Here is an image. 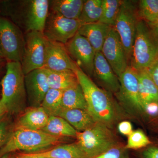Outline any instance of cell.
<instances>
[{
  "instance_id": "1",
  "label": "cell",
  "mask_w": 158,
  "mask_h": 158,
  "mask_svg": "<svg viewBox=\"0 0 158 158\" xmlns=\"http://www.w3.org/2000/svg\"><path fill=\"white\" fill-rule=\"evenodd\" d=\"M48 0L0 1V14L11 20L25 33H43L49 10Z\"/></svg>"
},
{
  "instance_id": "2",
  "label": "cell",
  "mask_w": 158,
  "mask_h": 158,
  "mask_svg": "<svg viewBox=\"0 0 158 158\" xmlns=\"http://www.w3.org/2000/svg\"><path fill=\"white\" fill-rule=\"evenodd\" d=\"M75 72L84 92L88 112L96 122L113 127L121 115L112 93L98 87L79 67Z\"/></svg>"
},
{
  "instance_id": "3",
  "label": "cell",
  "mask_w": 158,
  "mask_h": 158,
  "mask_svg": "<svg viewBox=\"0 0 158 158\" xmlns=\"http://www.w3.org/2000/svg\"><path fill=\"white\" fill-rule=\"evenodd\" d=\"M24 78L20 62H7L6 74L1 83L0 100L11 115H20L27 109Z\"/></svg>"
},
{
  "instance_id": "4",
  "label": "cell",
  "mask_w": 158,
  "mask_h": 158,
  "mask_svg": "<svg viewBox=\"0 0 158 158\" xmlns=\"http://www.w3.org/2000/svg\"><path fill=\"white\" fill-rule=\"evenodd\" d=\"M158 60V23L139 20L130 66L136 71L147 70Z\"/></svg>"
},
{
  "instance_id": "5",
  "label": "cell",
  "mask_w": 158,
  "mask_h": 158,
  "mask_svg": "<svg viewBox=\"0 0 158 158\" xmlns=\"http://www.w3.org/2000/svg\"><path fill=\"white\" fill-rule=\"evenodd\" d=\"M63 138L51 136L42 131L22 129L11 131L9 138L0 148V158L17 151L37 153L62 142Z\"/></svg>"
},
{
  "instance_id": "6",
  "label": "cell",
  "mask_w": 158,
  "mask_h": 158,
  "mask_svg": "<svg viewBox=\"0 0 158 158\" xmlns=\"http://www.w3.org/2000/svg\"><path fill=\"white\" fill-rule=\"evenodd\" d=\"M77 141L79 148L87 158H94L120 144L111 128L97 122L83 132H77Z\"/></svg>"
},
{
  "instance_id": "7",
  "label": "cell",
  "mask_w": 158,
  "mask_h": 158,
  "mask_svg": "<svg viewBox=\"0 0 158 158\" xmlns=\"http://www.w3.org/2000/svg\"><path fill=\"white\" fill-rule=\"evenodd\" d=\"M135 3L134 1H123L113 27L120 38L129 62L131 58L137 25L140 20Z\"/></svg>"
},
{
  "instance_id": "8",
  "label": "cell",
  "mask_w": 158,
  "mask_h": 158,
  "mask_svg": "<svg viewBox=\"0 0 158 158\" xmlns=\"http://www.w3.org/2000/svg\"><path fill=\"white\" fill-rule=\"evenodd\" d=\"M25 36L21 29L10 20L0 16V46L7 62H21Z\"/></svg>"
},
{
  "instance_id": "9",
  "label": "cell",
  "mask_w": 158,
  "mask_h": 158,
  "mask_svg": "<svg viewBox=\"0 0 158 158\" xmlns=\"http://www.w3.org/2000/svg\"><path fill=\"white\" fill-rule=\"evenodd\" d=\"M25 34L24 49L21 62L25 75L43 68L47 41L42 32L33 31Z\"/></svg>"
},
{
  "instance_id": "10",
  "label": "cell",
  "mask_w": 158,
  "mask_h": 158,
  "mask_svg": "<svg viewBox=\"0 0 158 158\" xmlns=\"http://www.w3.org/2000/svg\"><path fill=\"white\" fill-rule=\"evenodd\" d=\"M118 79L120 87L115 94L119 102L132 113L145 114L139 97L137 72L129 66Z\"/></svg>"
},
{
  "instance_id": "11",
  "label": "cell",
  "mask_w": 158,
  "mask_h": 158,
  "mask_svg": "<svg viewBox=\"0 0 158 158\" xmlns=\"http://www.w3.org/2000/svg\"><path fill=\"white\" fill-rule=\"evenodd\" d=\"M81 26L78 19L66 18L50 11L43 33L48 40L65 44L78 33Z\"/></svg>"
},
{
  "instance_id": "12",
  "label": "cell",
  "mask_w": 158,
  "mask_h": 158,
  "mask_svg": "<svg viewBox=\"0 0 158 158\" xmlns=\"http://www.w3.org/2000/svg\"><path fill=\"white\" fill-rule=\"evenodd\" d=\"M68 54L79 68L89 76H93L96 51L85 37L77 33L65 44Z\"/></svg>"
},
{
  "instance_id": "13",
  "label": "cell",
  "mask_w": 158,
  "mask_h": 158,
  "mask_svg": "<svg viewBox=\"0 0 158 158\" xmlns=\"http://www.w3.org/2000/svg\"><path fill=\"white\" fill-rule=\"evenodd\" d=\"M101 52L118 77L129 66L124 48L113 27L110 29Z\"/></svg>"
},
{
  "instance_id": "14",
  "label": "cell",
  "mask_w": 158,
  "mask_h": 158,
  "mask_svg": "<svg viewBox=\"0 0 158 158\" xmlns=\"http://www.w3.org/2000/svg\"><path fill=\"white\" fill-rule=\"evenodd\" d=\"M78 67L68 54L65 44L47 39L44 69L56 71L75 72Z\"/></svg>"
},
{
  "instance_id": "15",
  "label": "cell",
  "mask_w": 158,
  "mask_h": 158,
  "mask_svg": "<svg viewBox=\"0 0 158 158\" xmlns=\"http://www.w3.org/2000/svg\"><path fill=\"white\" fill-rule=\"evenodd\" d=\"M25 85L27 105L30 107H39L49 90L44 69H36L25 75Z\"/></svg>"
},
{
  "instance_id": "16",
  "label": "cell",
  "mask_w": 158,
  "mask_h": 158,
  "mask_svg": "<svg viewBox=\"0 0 158 158\" xmlns=\"http://www.w3.org/2000/svg\"><path fill=\"white\" fill-rule=\"evenodd\" d=\"M94 76L104 90L116 94L120 87L119 79L101 51L95 53L94 62Z\"/></svg>"
},
{
  "instance_id": "17",
  "label": "cell",
  "mask_w": 158,
  "mask_h": 158,
  "mask_svg": "<svg viewBox=\"0 0 158 158\" xmlns=\"http://www.w3.org/2000/svg\"><path fill=\"white\" fill-rule=\"evenodd\" d=\"M49 118L42 107H30L20 114L15 122L14 129L41 130L46 125Z\"/></svg>"
},
{
  "instance_id": "18",
  "label": "cell",
  "mask_w": 158,
  "mask_h": 158,
  "mask_svg": "<svg viewBox=\"0 0 158 158\" xmlns=\"http://www.w3.org/2000/svg\"><path fill=\"white\" fill-rule=\"evenodd\" d=\"M111 26L100 22L81 25L78 33L85 37L96 52L101 51Z\"/></svg>"
},
{
  "instance_id": "19",
  "label": "cell",
  "mask_w": 158,
  "mask_h": 158,
  "mask_svg": "<svg viewBox=\"0 0 158 158\" xmlns=\"http://www.w3.org/2000/svg\"><path fill=\"white\" fill-rule=\"evenodd\" d=\"M59 116L65 119L77 132H83L97 122L87 110L81 109L62 110Z\"/></svg>"
},
{
  "instance_id": "20",
  "label": "cell",
  "mask_w": 158,
  "mask_h": 158,
  "mask_svg": "<svg viewBox=\"0 0 158 158\" xmlns=\"http://www.w3.org/2000/svg\"><path fill=\"white\" fill-rule=\"evenodd\" d=\"M137 72L139 97L144 110V107L147 105L153 103L158 104V89L147 71Z\"/></svg>"
},
{
  "instance_id": "21",
  "label": "cell",
  "mask_w": 158,
  "mask_h": 158,
  "mask_svg": "<svg viewBox=\"0 0 158 158\" xmlns=\"http://www.w3.org/2000/svg\"><path fill=\"white\" fill-rule=\"evenodd\" d=\"M44 70L47 77L49 86L51 89L63 91L79 83L76 74L73 71H56L46 69Z\"/></svg>"
},
{
  "instance_id": "22",
  "label": "cell",
  "mask_w": 158,
  "mask_h": 158,
  "mask_svg": "<svg viewBox=\"0 0 158 158\" xmlns=\"http://www.w3.org/2000/svg\"><path fill=\"white\" fill-rule=\"evenodd\" d=\"M84 3V0H52L50 11L66 18L78 19Z\"/></svg>"
},
{
  "instance_id": "23",
  "label": "cell",
  "mask_w": 158,
  "mask_h": 158,
  "mask_svg": "<svg viewBox=\"0 0 158 158\" xmlns=\"http://www.w3.org/2000/svg\"><path fill=\"white\" fill-rule=\"evenodd\" d=\"M62 110L81 109L88 110L84 92L79 83L62 92Z\"/></svg>"
},
{
  "instance_id": "24",
  "label": "cell",
  "mask_w": 158,
  "mask_h": 158,
  "mask_svg": "<svg viewBox=\"0 0 158 158\" xmlns=\"http://www.w3.org/2000/svg\"><path fill=\"white\" fill-rule=\"evenodd\" d=\"M40 131L51 136L63 138H76L77 133L65 119L59 116H49L46 125Z\"/></svg>"
},
{
  "instance_id": "25",
  "label": "cell",
  "mask_w": 158,
  "mask_h": 158,
  "mask_svg": "<svg viewBox=\"0 0 158 158\" xmlns=\"http://www.w3.org/2000/svg\"><path fill=\"white\" fill-rule=\"evenodd\" d=\"M37 153L48 158H87L76 142L56 145L49 150Z\"/></svg>"
},
{
  "instance_id": "26",
  "label": "cell",
  "mask_w": 158,
  "mask_h": 158,
  "mask_svg": "<svg viewBox=\"0 0 158 158\" xmlns=\"http://www.w3.org/2000/svg\"><path fill=\"white\" fill-rule=\"evenodd\" d=\"M102 9V0H85L78 20L81 25L98 22Z\"/></svg>"
},
{
  "instance_id": "27",
  "label": "cell",
  "mask_w": 158,
  "mask_h": 158,
  "mask_svg": "<svg viewBox=\"0 0 158 158\" xmlns=\"http://www.w3.org/2000/svg\"><path fill=\"white\" fill-rule=\"evenodd\" d=\"M62 92L61 90L50 88L46 94L41 107L49 116H59L61 113Z\"/></svg>"
},
{
  "instance_id": "28",
  "label": "cell",
  "mask_w": 158,
  "mask_h": 158,
  "mask_svg": "<svg viewBox=\"0 0 158 158\" xmlns=\"http://www.w3.org/2000/svg\"><path fill=\"white\" fill-rule=\"evenodd\" d=\"M138 17L148 23H158V0H141L138 6Z\"/></svg>"
},
{
  "instance_id": "29",
  "label": "cell",
  "mask_w": 158,
  "mask_h": 158,
  "mask_svg": "<svg viewBox=\"0 0 158 158\" xmlns=\"http://www.w3.org/2000/svg\"><path fill=\"white\" fill-rule=\"evenodd\" d=\"M122 2L121 0H102V14L99 22L113 27Z\"/></svg>"
},
{
  "instance_id": "30",
  "label": "cell",
  "mask_w": 158,
  "mask_h": 158,
  "mask_svg": "<svg viewBox=\"0 0 158 158\" xmlns=\"http://www.w3.org/2000/svg\"><path fill=\"white\" fill-rule=\"evenodd\" d=\"M151 144V141L144 132L137 130L133 131L128 136L127 143L125 147L127 150H137L145 148Z\"/></svg>"
},
{
  "instance_id": "31",
  "label": "cell",
  "mask_w": 158,
  "mask_h": 158,
  "mask_svg": "<svg viewBox=\"0 0 158 158\" xmlns=\"http://www.w3.org/2000/svg\"><path fill=\"white\" fill-rule=\"evenodd\" d=\"M94 158H130L128 150L121 144L112 148Z\"/></svg>"
},
{
  "instance_id": "32",
  "label": "cell",
  "mask_w": 158,
  "mask_h": 158,
  "mask_svg": "<svg viewBox=\"0 0 158 158\" xmlns=\"http://www.w3.org/2000/svg\"><path fill=\"white\" fill-rule=\"evenodd\" d=\"M10 127V123L7 119H3L0 122V148L6 143L11 134L12 130Z\"/></svg>"
},
{
  "instance_id": "33",
  "label": "cell",
  "mask_w": 158,
  "mask_h": 158,
  "mask_svg": "<svg viewBox=\"0 0 158 158\" xmlns=\"http://www.w3.org/2000/svg\"><path fill=\"white\" fill-rule=\"evenodd\" d=\"M141 158H158V146L150 145L142 152Z\"/></svg>"
},
{
  "instance_id": "34",
  "label": "cell",
  "mask_w": 158,
  "mask_h": 158,
  "mask_svg": "<svg viewBox=\"0 0 158 158\" xmlns=\"http://www.w3.org/2000/svg\"><path fill=\"white\" fill-rule=\"evenodd\" d=\"M118 130L122 135L128 136L133 131L132 125L127 120L120 122L118 124Z\"/></svg>"
},
{
  "instance_id": "35",
  "label": "cell",
  "mask_w": 158,
  "mask_h": 158,
  "mask_svg": "<svg viewBox=\"0 0 158 158\" xmlns=\"http://www.w3.org/2000/svg\"><path fill=\"white\" fill-rule=\"evenodd\" d=\"M146 70L158 89V60Z\"/></svg>"
},
{
  "instance_id": "36",
  "label": "cell",
  "mask_w": 158,
  "mask_h": 158,
  "mask_svg": "<svg viewBox=\"0 0 158 158\" xmlns=\"http://www.w3.org/2000/svg\"><path fill=\"white\" fill-rule=\"evenodd\" d=\"M15 158H48L39 155L37 153L19 154Z\"/></svg>"
},
{
  "instance_id": "37",
  "label": "cell",
  "mask_w": 158,
  "mask_h": 158,
  "mask_svg": "<svg viewBox=\"0 0 158 158\" xmlns=\"http://www.w3.org/2000/svg\"><path fill=\"white\" fill-rule=\"evenodd\" d=\"M8 111L4 106V105L2 103L0 100V122L2 120L5 118L6 114H8Z\"/></svg>"
},
{
  "instance_id": "38",
  "label": "cell",
  "mask_w": 158,
  "mask_h": 158,
  "mask_svg": "<svg viewBox=\"0 0 158 158\" xmlns=\"http://www.w3.org/2000/svg\"><path fill=\"white\" fill-rule=\"evenodd\" d=\"M0 158H15V157L11 155V153H10L5 155L2 156V157Z\"/></svg>"
},
{
  "instance_id": "39",
  "label": "cell",
  "mask_w": 158,
  "mask_h": 158,
  "mask_svg": "<svg viewBox=\"0 0 158 158\" xmlns=\"http://www.w3.org/2000/svg\"><path fill=\"white\" fill-rule=\"evenodd\" d=\"M3 59H4V58L2 53V50H1V46H0V60H3Z\"/></svg>"
},
{
  "instance_id": "40",
  "label": "cell",
  "mask_w": 158,
  "mask_h": 158,
  "mask_svg": "<svg viewBox=\"0 0 158 158\" xmlns=\"http://www.w3.org/2000/svg\"><path fill=\"white\" fill-rule=\"evenodd\" d=\"M3 66L2 60H0V72L2 70Z\"/></svg>"
},
{
  "instance_id": "41",
  "label": "cell",
  "mask_w": 158,
  "mask_h": 158,
  "mask_svg": "<svg viewBox=\"0 0 158 158\" xmlns=\"http://www.w3.org/2000/svg\"><path fill=\"white\" fill-rule=\"evenodd\" d=\"M157 116V119H158V116Z\"/></svg>"
}]
</instances>
